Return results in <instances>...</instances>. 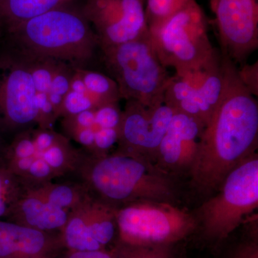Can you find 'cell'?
Wrapping results in <instances>:
<instances>
[{
  "label": "cell",
  "mask_w": 258,
  "mask_h": 258,
  "mask_svg": "<svg viewBox=\"0 0 258 258\" xmlns=\"http://www.w3.org/2000/svg\"><path fill=\"white\" fill-rule=\"evenodd\" d=\"M221 100L204 128L190 171V185L204 200L220 187L226 176L258 146V104L241 81L237 66L227 56Z\"/></svg>",
  "instance_id": "obj_1"
},
{
  "label": "cell",
  "mask_w": 258,
  "mask_h": 258,
  "mask_svg": "<svg viewBox=\"0 0 258 258\" xmlns=\"http://www.w3.org/2000/svg\"><path fill=\"white\" fill-rule=\"evenodd\" d=\"M74 174L90 195L116 209L139 202L177 203L175 178L144 158L117 150L100 157L83 152Z\"/></svg>",
  "instance_id": "obj_2"
},
{
  "label": "cell",
  "mask_w": 258,
  "mask_h": 258,
  "mask_svg": "<svg viewBox=\"0 0 258 258\" xmlns=\"http://www.w3.org/2000/svg\"><path fill=\"white\" fill-rule=\"evenodd\" d=\"M6 37L10 50L76 69H86L99 50L96 35L81 10L62 3L28 20Z\"/></svg>",
  "instance_id": "obj_3"
},
{
  "label": "cell",
  "mask_w": 258,
  "mask_h": 258,
  "mask_svg": "<svg viewBox=\"0 0 258 258\" xmlns=\"http://www.w3.org/2000/svg\"><path fill=\"white\" fill-rule=\"evenodd\" d=\"M83 156L63 134L34 127L14 136L7 151V169L30 189L74 174Z\"/></svg>",
  "instance_id": "obj_4"
},
{
  "label": "cell",
  "mask_w": 258,
  "mask_h": 258,
  "mask_svg": "<svg viewBox=\"0 0 258 258\" xmlns=\"http://www.w3.org/2000/svg\"><path fill=\"white\" fill-rule=\"evenodd\" d=\"M258 208L257 153L226 176L218 190L194 212L202 240L216 247L228 239Z\"/></svg>",
  "instance_id": "obj_5"
},
{
  "label": "cell",
  "mask_w": 258,
  "mask_h": 258,
  "mask_svg": "<svg viewBox=\"0 0 258 258\" xmlns=\"http://www.w3.org/2000/svg\"><path fill=\"white\" fill-rule=\"evenodd\" d=\"M100 50L121 98L148 107L164 104V93L171 76L159 59L150 35Z\"/></svg>",
  "instance_id": "obj_6"
},
{
  "label": "cell",
  "mask_w": 258,
  "mask_h": 258,
  "mask_svg": "<svg viewBox=\"0 0 258 258\" xmlns=\"http://www.w3.org/2000/svg\"><path fill=\"white\" fill-rule=\"evenodd\" d=\"M118 243L142 247L176 246L198 232L194 212L176 204L139 202L116 210Z\"/></svg>",
  "instance_id": "obj_7"
},
{
  "label": "cell",
  "mask_w": 258,
  "mask_h": 258,
  "mask_svg": "<svg viewBox=\"0 0 258 258\" xmlns=\"http://www.w3.org/2000/svg\"><path fill=\"white\" fill-rule=\"evenodd\" d=\"M149 35L162 64L174 68L176 74L200 69L219 50L212 46L206 15L196 0L184 5Z\"/></svg>",
  "instance_id": "obj_8"
},
{
  "label": "cell",
  "mask_w": 258,
  "mask_h": 258,
  "mask_svg": "<svg viewBox=\"0 0 258 258\" xmlns=\"http://www.w3.org/2000/svg\"><path fill=\"white\" fill-rule=\"evenodd\" d=\"M86 193L79 181H52L26 189L11 213L13 222L43 232L62 231Z\"/></svg>",
  "instance_id": "obj_9"
},
{
  "label": "cell",
  "mask_w": 258,
  "mask_h": 258,
  "mask_svg": "<svg viewBox=\"0 0 258 258\" xmlns=\"http://www.w3.org/2000/svg\"><path fill=\"white\" fill-rule=\"evenodd\" d=\"M81 10L100 50L149 35L144 0H85Z\"/></svg>",
  "instance_id": "obj_10"
},
{
  "label": "cell",
  "mask_w": 258,
  "mask_h": 258,
  "mask_svg": "<svg viewBox=\"0 0 258 258\" xmlns=\"http://www.w3.org/2000/svg\"><path fill=\"white\" fill-rule=\"evenodd\" d=\"M37 91L30 71L15 54L0 56V123L15 135L37 127ZM14 135V136H15Z\"/></svg>",
  "instance_id": "obj_11"
},
{
  "label": "cell",
  "mask_w": 258,
  "mask_h": 258,
  "mask_svg": "<svg viewBox=\"0 0 258 258\" xmlns=\"http://www.w3.org/2000/svg\"><path fill=\"white\" fill-rule=\"evenodd\" d=\"M174 113L165 104L148 107L126 101L122 111L116 150L155 164L158 149Z\"/></svg>",
  "instance_id": "obj_12"
},
{
  "label": "cell",
  "mask_w": 258,
  "mask_h": 258,
  "mask_svg": "<svg viewBox=\"0 0 258 258\" xmlns=\"http://www.w3.org/2000/svg\"><path fill=\"white\" fill-rule=\"evenodd\" d=\"M221 44V52L244 64L258 47L257 0H210Z\"/></svg>",
  "instance_id": "obj_13"
},
{
  "label": "cell",
  "mask_w": 258,
  "mask_h": 258,
  "mask_svg": "<svg viewBox=\"0 0 258 258\" xmlns=\"http://www.w3.org/2000/svg\"><path fill=\"white\" fill-rule=\"evenodd\" d=\"M116 210L87 191L62 228L66 245L75 252L103 250L117 235Z\"/></svg>",
  "instance_id": "obj_14"
},
{
  "label": "cell",
  "mask_w": 258,
  "mask_h": 258,
  "mask_svg": "<svg viewBox=\"0 0 258 258\" xmlns=\"http://www.w3.org/2000/svg\"><path fill=\"white\" fill-rule=\"evenodd\" d=\"M204 128L196 118L174 113L158 149L154 164L174 178L189 176Z\"/></svg>",
  "instance_id": "obj_15"
},
{
  "label": "cell",
  "mask_w": 258,
  "mask_h": 258,
  "mask_svg": "<svg viewBox=\"0 0 258 258\" xmlns=\"http://www.w3.org/2000/svg\"><path fill=\"white\" fill-rule=\"evenodd\" d=\"M47 232L0 222V258H40L50 249Z\"/></svg>",
  "instance_id": "obj_16"
},
{
  "label": "cell",
  "mask_w": 258,
  "mask_h": 258,
  "mask_svg": "<svg viewBox=\"0 0 258 258\" xmlns=\"http://www.w3.org/2000/svg\"><path fill=\"white\" fill-rule=\"evenodd\" d=\"M62 3L63 0H5L0 5V32L7 35Z\"/></svg>",
  "instance_id": "obj_17"
},
{
  "label": "cell",
  "mask_w": 258,
  "mask_h": 258,
  "mask_svg": "<svg viewBox=\"0 0 258 258\" xmlns=\"http://www.w3.org/2000/svg\"><path fill=\"white\" fill-rule=\"evenodd\" d=\"M78 71L97 108L108 103H118L121 99L118 85L108 75L87 69H78Z\"/></svg>",
  "instance_id": "obj_18"
},
{
  "label": "cell",
  "mask_w": 258,
  "mask_h": 258,
  "mask_svg": "<svg viewBox=\"0 0 258 258\" xmlns=\"http://www.w3.org/2000/svg\"><path fill=\"white\" fill-rule=\"evenodd\" d=\"M21 59L27 66L35 84L37 93H48L56 68L59 62L51 59L23 55L10 50Z\"/></svg>",
  "instance_id": "obj_19"
},
{
  "label": "cell",
  "mask_w": 258,
  "mask_h": 258,
  "mask_svg": "<svg viewBox=\"0 0 258 258\" xmlns=\"http://www.w3.org/2000/svg\"><path fill=\"white\" fill-rule=\"evenodd\" d=\"M25 189L18 178L8 169L0 171V217L7 214L11 215Z\"/></svg>",
  "instance_id": "obj_20"
},
{
  "label": "cell",
  "mask_w": 258,
  "mask_h": 258,
  "mask_svg": "<svg viewBox=\"0 0 258 258\" xmlns=\"http://www.w3.org/2000/svg\"><path fill=\"white\" fill-rule=\"evenodd\" d=\"M149 33L157 30L168 18L191 0H144Z\"/></svg>",
  "instance_id": "obj_21"
},
{
  "label": "cell",
  "mask_w": 258,
  "mask_h": 258,
  "mask_svg": "<svg viewBox=\"0 0 258 258\" xmlns=\"http://www.w3.org/2000/svg\"><path fill=\"white\" fill-rule=\"evenodd\" d=\"M176 246L142 247L118 243L113 258H176Z\"/></svg>",
  "instance_id": "obj_22"
},
{
  "label": "cell",
  "mask_w": 258,
  "mask_h": 258,
  "mask_svg": "<svg viewBox=\"0 0 258 258\" xmlns=\"http://www.w3.org/2000/svg\"><path fill=\"white\" fill-rule=\"evenodd\" d=\"M96 108V105L88 92L81 93L70 91L64 97L60 118Z\"/></svg>",
  "instance_id": "obj_23"
},
{
  "label": "cell",
  "mask_w": 258,
  "mask_h": 258,
  "mask_svg": "<svg viewBox=\"0 0 258 258\" xmlns=\"http://www.w3.org/2000/svg\"><path fill=\"white\" fill-rule=\"evenodd\" d=\"M76 69V68L71 64L59 62L47 93H52L64 98L71 89V80Z\"/></svg>",
  "instance_id": "obj_24"
},
{
  "label": "cell",
  "mask_w": 258,
  "mask_h": 258,
  "mask_svg": "<svg viewBox=\"0 0 258 258\" xmlns=\"http://www.w3.org/2000/svg\"><path fill=\"white\" fill-rule=\"evenodd\" d=\"M37 127L45 129H54L56 121L59 119L53 106L49 100L46 93H37Z\"/></svg>",
  "instance_id": "obj_25"
},
{
  "label": "cell",
  "mask_w": 258,
  "mask_h": 258,
  "mask_svg": "<svg viewBox=\"0 0 258 258\" xmlns=\"http://www.w3.org/2000/svg\"><path fill=\"white\" fill-rule=\"evenodd\" d=\"M121 115L118 103H108L95 109L96 122L101 128H119Z\"/></svg>",
  "instance_id": "obj_26"
},
{
  "label": "cell",
  "mask_w": 258,
  "mask_h": 258,
  "mask_svg": "<svg viewBox=\"0 0 258 258\" xmlns=\"http://www.w3.org/2000/svg\"><path fill=\"white\" fill-rule=\"evenodd\" d=\"M226 258H258V239L253 232L249 237L239 242Z\"/></svg>",
  "instance_id": "obj_27"
},
{
  "label": "cell",
  "mask_w": 258,
  "mask_h": 258,
  "mask_svg": "<svg viewBox=\"0 0 258 258\" xmlns=\"http://www.w3.org/2000/svg\"><path fill=\"white\" fill-rule=\"evenodd\" d=\"M242 66L241 69L237 68V73L241 81L254 96H257V62L252 64H244Z\"/></svg>",
  "instance_id": "obj_28"
},
{
  "label": "cell",
  "mask_w": 258,
  "mask_h": 258,
  "mask_svg": "<svg viewBox=\"0 0 258 258\" xmlns=\"http://www.w3.org/2000/svg\"><path fill=\"white\" fill-rule=\"evenodd\" d=\"M69 258H113V253L103 250L76 251Z\"/></svg>",
  "instance_id": "obj_29"
},
{
  "label": "cell",
  "mask_w": 258,
  "mask_h": 258,
  "mask_svg": "<svg viewBox=\"0 0 258 258\" xmlns=\"http://www.w3.org/2000/svg\"><path fill=\"white\" fill-rule=\"evenodd\" d=\"M70 91H75V92L86 93H87L86 86L83 82L82 77L80 75L78 69H76L72 80H71V89Z\"/></svg>",
  "instance_id": "obj_30"
},
{
  "label": "cell",
  "mask_w": 258,
  "mask_h": 258,
  "mask_svg": "<svg viewBox=\"0 0 258 258\" xmlns=\"http://www.w3.org/2000/svg\"><path fill=\"white\" fill-rule=\"evenodd\" d=\"M4 1H5V0H0V5H1L2 3H3V2H4Z\"/></svg>",
  "instance_id": "obj_31"
}]
</instances>
